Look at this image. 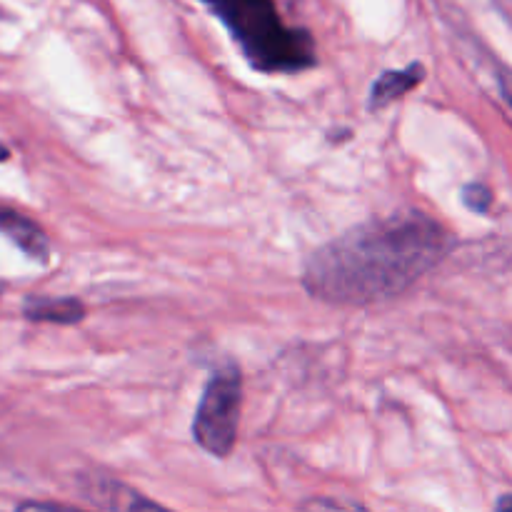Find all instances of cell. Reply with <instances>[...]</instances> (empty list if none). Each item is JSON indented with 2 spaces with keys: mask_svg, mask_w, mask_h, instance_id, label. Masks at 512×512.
Returning a JSON list of instances; mask_svg holds the SVG:
<instances>
[{
  "mask_svg": "<svg viewBox=\"0 0 512 512\" xmlns=\"http://www.w3.org/2000/svg\"><path fill=\"white\" fill-rule=\"evenodd\" d=\"M455 238L420 210L355 225L315 250L303 270L313 298L330 305H373L398 298L438 268Z\"/></svg>",
  "mask_w": 512,
  "mask_h": 512,
  "instance_id": "1",
  "label": "cell"
},
{
  "mask_svg": "<svg viewBox=\"0 0 512 512\" xmlns=\"http://www.w3.org/2000/svg\"><path fill=\"white\" fill-rule=\"evenodd\" d=\"M208 5L258 73H298L318 63L315 40L290 28L275 0H200Z\"/></svg>",
  "mask_w": 512,
  "mask_h": 512,
  "instance_id": "2",
  "label": "cell"
},
{
  "mask_svg": "<svg viewBox=\"0 0 512 512\" xmlns=\"http://www.w3.org/2000/svg\"><path fill=\"white\" fill-rule=\"evenodd\" d=\"M243 375L235 363L210 375L193 420V438L213 458H228L238 440Z\"/></svg>",
  "mask_w": 512,
  "mask_h": 512,
  "instance_id": "3",
  "label": "cell"
},
{
  "mask_svg": "<svg viewBox=\"0 0 512 512\" xmlns=\"http://www.w3.org/2000/svg\"><path fill=\"white\" fill-rule=\"evenodd\" d=\"M83 495L93 505L108 510H160L158 503L143 498L138 490L128 488L113 478H98V475H88L83 480Z\"/></svg>",
  "mask_w": 512,
  "mask_h": 512,
  "instance_id": "4",
  "label": "cell"
},
{
  "mask_svg": "<svg viewBox=\"0 0 512 512\" xmlns=\"http://www.w3.org/2000/svg\"><path fill=\"white\" fill-rule=\"evenodd\" d=\"M0 233L13 240L28 258L38 260V263H48L50 243L35 220L25 218L18 210L0 208Z\"/></svg>",
  "mask_w": 512,
  "mask_h": 512,
  "instance_id": "5",
  "label": "cell"
},
{
  "mask_svg": "<svg viewBox=\"0 0 512 512\" xmlns=\"http://www.w3.org/2000/svg\"><path fill=\"white\" fill-rule=\"evenodd\" d=\"M425 78V65L413 63L403 70H385L378 80L370 88V110H380L385 105H390L393 100H400L405 93H410L413 88H418Z\"/></svg>",
  "mask_w": 512,
  "mask_h": 512,
  "instance_id": "6",
  "label": "cell"
},
{
  "mask_svg": "<svg viewBox=\"0 0 512 512\" xmlns=\"http://www.w3.org/2000/svg\"><path fill=\"white\" fill-rule=\"evenodd\" d=\"M88 315L78 298H30L25 303V318L35 323L75 325Z\"/></svg>",
  "mask_w": 512,
  "mask_h": 512,
  "instance_id": "7",
  "label": "cell"
},
{
  "mask_svg": "<svg viewBox=\"0 0 512 512\" xmlns=\"http://www.w3.org/2000/svg\"><path fill=\"white\" fill-rule=\"evenodd\" d=\"M463 203L468 205L473 213L488 215L490 205H493V193H490L488 185L483 183H468L463 188Z\"/></svg>",
  "mask_w": 512,
  "mask_h": 512,
  "instance_id": "8",
  "label": "cell"
},
{
  "mask_svg": "<svg viewBox=\"0 0 512 512\" xmlns=\"http://www.w3.org/2000/svg\"><path fill=\"white\" fill-rule=\"evenodd\" d=\"M510 505H512V498H510V495H505V498L498 503V510H508Z\"/></svg>",
  "mask_w": 512,
  "mask_h": 512,
  "instance_id": "9",
  "label": "cell"
},
{
  "mask_svg": "<svg viewBox=\"0 0 512 512\" xmlns=\"http://www.w3.org/2000/svg\"><path fill=\"white\" fill-rule=\"evenodd\" d=\"M8 158H10L8 148H3V145H0V160H8Z\"/></svg>",
  "mask_w": 512,
  "mask_h": 512,
  "instance_id": "10",
  "label": "cell"
}]
</instances>
